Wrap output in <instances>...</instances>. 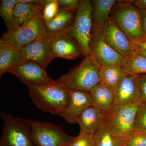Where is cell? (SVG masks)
<instances>
[{
	"instance_id": "obj_1",
	"label": "cell",
	"mask_w": 146,
	"mask_h": 146,
	"mask_svg": "<svg viewBox=\"0 0 146 146\" xmlns=\"http://www.w3.org/2000/svg\"><path fill=\"white\" fill-rule=\"evenodd\" d=\"M27 86L33 102L44 112L59 116L68 104L69 89L55 80L46 84Z\"/></svg>"
},
{
	"instance_id": "obj_2",
	"label": "cell",
	"mask_w": 146,
	"mask_h": 146,
	"mask_svg": "<svg viewBox=\"0 0 146 146\" xmlns=\"http://www.w3.org/2000/svg\"><path fill=\"white\" fill-rule=\"evenodd\" d=\"M69 90L89 93L101 82L100 68L90 55L75 68L55 80Z\"/></svg>"
},
{
	"instance_id": "obj_3",
	"label": "cell",
	"mask_w": 146,
	"mask_h": 146,
	"mask_svg": "<svg viewBox=\"0 0 146 146\" xmlns=\"http://www.w3.org/2000/svg\"><path fill=\"white\" fill-rule=\"evenodd\" d=\"M118 1L111 17L129 39L133 43L146 42L141 25V13L132 1Z\"/></svg>"
},
{
	"instance_id": "obj_4",
	"label": "cell",
	"mask_w": 146,
	"mask_h": 146,
	"mask_svg": "<svg viewBox=\"0 0 146 146\" xmlns=\"http://www.w3.org/2000/svg\"><path fill=\"white\" fill-rule=\"evenodd\" d=\"M141 102L115 105L104 116V122L114 136L125 141L134 133L136 115Z\"/></svg>"
},
{
	"instance_id": "obj_5",
	"label": "cell",
	"mask_w": 146,
	"mask_h": 146,
	"mask_svg": "<svg viewBox=\"0 0 146 146\" xmlns=\"http://www.w3.org/2000/svg\"><path fill=\"white\" fill-rule=\"evenodd\" d=\"M92 1H80L78 8L68 35L76 42L85 56L90 54V45L93 31Z\"/></svg>"
},
{
	"instance_id": "obj_6",
	"label": "cell",
	"mask_w": 146,
	"mask_h": 146,
	"mask_svg": "<svg viewBox=\"0 0 146 146\" xmlns=\"http://www.w3.org/2000/svg\"><path fill=\"white\" fill-rule=\"evenodd\" d=\"M45 37V23L42 11L18 29L7 30L1 40L13 48L21 49Z\"/></svg>"
},
{
	"instance_id": "obj_7",
	"label": "cell",
	"mask_w": 146,
	"mask_h": 146,
	"mask_svg": "<svg viewBox=\"0 0 146 146\" xmlns=\"http://www.w3.org/2000/svg\"><path fill=\"white\" fill-rule=\"evenodd\" d=\"M24 119L29 126L35 146H68L75 138L67 134L60 127L52 123Z\"/></svg>"
},
{
	"instance_id": "obj_8",
	"label": "cell",
	"mask_w": 146,
	"mask_h": 146,
	"mask_svg": "<svg viewBox=\"0 0 146 146\" xmlns=\"http://www.w3.org/2000/svg\"><path fill=\"white\" fill-rule=\"evenodd\" d=\"M1 117L4 126L0 146H35L30 128L24 119L2 112Z\"/></svg>"
},
{
	"instance_id": "obj_9",
	"label": "cell",
	"mask_w": 146,
	"mask_h": 146,
	"mask_svg": "<svg viewBox=\"0 0 146 146\" xmlns=\"http://www.w3.org/2000/svg\"><path fill=\"white\" fill-rule=\"evenodd\" d=\"M90 54L99 67L102 65L123 66L125 58L105 41L100 31L93 32L90 45Z\"/></svg>"
},
{
	"instance_id": "obj_10",
	"label": "cell",
	"mask_w": 146,
	"mask_h": 146,
	"mask_svg": "<svg viewBox=\"0 0 146 146\" xmlns=\"http://www.w3.org/2000/svg\"><path fill=\"white\" fill-rule=\"evenodd\" d=\"M100 31L108 44L125 58L135 52L134 43L128 38L111 17L105 23Z\"/></svg>"
},
{
	"instance_id": "obj_11",
	"label": "cell",
	"mask_w": 146,
	"mask_h": 146,
	"mask_svg": "<svg viewBox=\"0 0 146 146\" xmlns=\"http://www.w3.org/2000/svg\"><path fill=\"white\" fill-rule=\"evenodd\" d=\"M8 73L16 76L26 85H42L54 81L50 78L46 69L31 61H25L10 68Z\"/></svg>"
},
{
	"instance_id": "obj_12",
	"label": "cell",
	"mask_w": 146,
	"mask_h": 146,
	"mask_svg": "<svg viewBox=\"0 0 146 146\" xmlns=\"http://www.w3.org/2000/svg\"><path fill=\"white\" fill-rule=\"evenodd\" d=\"M115 106L141 101V92L136 75L124 73L114 90Z\"/></svg>"
},
{
	"instance_id": "obj_13",
	"label": "cell",
	"mask_w": 146,
	"mask_h": 146,
	"mask_svg": "<svg viewBox=\"0 0 146 146\" xmlns=\"http://www.w3.org/2000/svg\"><path fill=\"white\" fill-rule=\"evenodd\" d=\"M69 90L70 98L68 104L59 116L70 123H77L80 115L92 106V99L89 93Z\"/></svg>"
},
{
	"instance_id": "obj_14",
	"label": "cell",
	"mask_w": 146,
	"mask_h": 146,
	"mask_svg": "<svg viewBox=\"0 0 146 146\" xmlns=\"http://www.w3.org/2000/svg\"><path fill=\"white\" fill-rule=\"evenodd\" d=\"M48 38L53 59L61 58L74 60L84 56L76 42L68 35Z\"/></svg>"
},
{
	"instance_id": "obj_15",
	"label": "cell",
	"mask_w": 146,
	"mask_h": 146,
	"mask_svg": "<svg viewBox=\"0 0 146 146\" xmlns=\"http://www.w3.org/2000/svg\"><path fill=\"white\" fill-rule=\"evenodd\" d=\"M20 50L25 62H34L46 69L53 60L47 37L30 43Z\"/></svg>"
},
{
	"instance_id": "obj_16",
	"label": "cell",
	"mask_w": 146,
	"mask_h": 146,
	"mask_svg": "<svg viewBox=\"0 0 146 146\" xmlns=\"http://www.w3.org/2000/svg\"><path fill=\"white\" fill-rule=\"evenodd\" d=\"M77 9H59L52 20L45 24V33L48 38L68 35L72 25Z\"/></svg>"
},
{
	"instance_id": "obj_17",
	"label": "cell",
	"mask_w": 146,
	"mask_h": 146,
	"mask_svg": "<svg viewBox=\"0 0 146 146\" xmlns=\"http://www.w3.org/2000/svg\"><path fill=\"white\" fill-rule=\"evenodd\" d=\"M104 119L101 111L91 106L80 115L77 123L79 125L80 132L94 136L104 122Z\"/></svg>"
},
{
	"instance_id": "obj_18",
	"label": "cell",
	"mask_w": 146,
	"mask_h": 146,
	"mask_svg": "<svg viewBox=\"0 0 146 146\" xmlns=\"http://www.w3.org/2000/svg\"><path fill=\"white\" fill-rule=\"evenodd\" d=\"M92 106L99 109L105 116L115 106L114 91L101 82L89 92Z\"/></svg>"
},
{
	"instance_id": "obj_19",
	"label": "cell",
	"mask_w": 146,
	"mask_h": 146,
	"mask_svg": "<svg viewBox=\"0 0 146 146\" xmlns=\"http://www.w3.org/2000/svg\"><path fill=\"white\" fill-rule=\"evenodd\" d=\"M25 62L20 49L16 48L0 40V76L12 67Z\"/></svg>"
},
{
	"instance_id": "obj_20",
	"label": "cell",
	"mask_w": 146,
	"mask_h": 146,
	"mask_svg": "<svg viewBox=\"0 0 146 146\" xmlns=\"http://www.w3.org/2000/svg\"><path fill=\"white\" fill-rule=\"evenodd\" d=\"M14 10L13 30L26 23L37 16L43 11L42 5L36 4L28 3L18 1L17 0Z\"/></svg>"
},
{
	"instance_id": "obj_21",
	"label": "cell",
	"mask_w": 146,
	"mask_h": 146,
	"mask_svg": "<svg viewBox=\"0 0 146 146\" xmlns=\"http://www.w3.org/2000/svg\"><path fill=\"white\" fill-rule=\"evenodd\" d=\"M115 0H94L93 4V32L100 31L109 19L110 14L115 3Z\"/></svg>"
},
{
	"instance_id": "obj_22",
	"label": "cell",
	"mask_w": 146,
	"mask_h": 146,
	"mask_svg": "<svg viewBox=\"0 0 146 146\" xmlns=\"http://www.w3.org/2000/svg\"><path fill=\"white\" fill-rule=\"evenodd\" d=\"M100 73L101 82L114 91L124 72L122 66L102 65Z\"/></svg>"
},
{
	"instance_id": "obj_23",
	"label": "cell",
	"mask_w": 146,
	"mask_h": 146,
	"mask_svg": "<svg viewBox=\"0 0 146 146\" xmlns=\"http://www.w3.org/2000/svg\"><path fill=\"white\" fill-rule=\"evenodd\" d=\"M123 68L125 73L130 74H146V57L135 50L133 54L125 58Z\"/></svg>"
},
{
	"instance_id": "obj_24",
	"label": "cell",
	"mask_w": 146,
	"mask_h": 146,
	"mask_svg": "<svg viewBox=\"0 0 146 146\" xmlns=\"http://www.w3.org/2000/svg\"><path fill=\"white\" fill-rule=\"evenodd\" d=\"M94 137L95 146H122L124 141L114 136L104 122Z\"/></svg>"
},
{
	"instance_id": "obj_25",
	"label": "cell",
	"mask_w": 146,
	"mask_h": 146,
	"mask_svg": "<svg viewBox=\"0 0 146 146\" xmlns=\"http://www.w3.org/2000/svg\"><path fill=\"white\" fill-rule=\"evenodd\" d=\"M17 0H2L0 5V16L3 19L8 31L13 28V16Z\"/></svg>"
},
{
	"instance_id": "obj_26",
	"label": "cell",
	"mask_w": 146,
	"mask_h": 146,
	"mask_svg": "<svg viewBox=\"0 0 146 146\" xmlns=\"http://www.w3.org/2000/svg\"><path fill=\"white\" fill-rule=\"evenodd\" d=\"M59 10L58 0H46L42 14L45 24L55 17Z\"/></svg>"
},
{
	"instance_id": "obj_27",
	"label": "cell",
	"mask_w": 146,
	"mask_h": 146,
	"mask_svg": "<svg viewBox=\"0 0 146 146\" xmlns=\"http://www.w3.org/2000/svg\"><path fill=\"white\" fill-rule=\"evenodd\" d=\"M135 131L146 134V102L141 101L136 115Z\"/></svg>"
},
{
	"instance_id": "obj_28",
	"label": "cell",
	"mask_w": 146,
	"mask_h": 146,
	"mask_svg": "<svg viewBox=\"0 0 146 146\" xmlns=\"http://www.w3.org/2000/svg\"><path fill=\"white\" fill-rule=\"evenodd\" d=\"M122 146H146V134L135 131L125 139Z\"/></svg>"
},
{
	"instance_id": "obj_29",
	"label": "cell",
	"mask_w": 146,
	"mask_h": 146,
	"mask_svg": "<svg viewBox=\"0 0 146 146\" xmlns=\"http://www.w3.org/2000/svg\"><path fill=\"white\" fill-rule=\"evenodd\" d=\"M94 136L83 133H80L78 136L68 146H95Z\"/></svg>"
},
{
	"instance_id": "obj_30",
	"label": "cell",
	"mask_w": 146,
	"mask_h": 146,
	"mask_svg": "<svg viewBox=\"0 0 146 146\" xmlns=\"http://www.w3.org/2000/svg\"><path fill=\"white\" fill-rule=\"evenodd\" d=\"M138 80L140 92L141 100L146 101V74H139L136 75Z\"/></svg>"
},
{
	"instance_id": "obj_31",
	"label": "cell",
	"mask_w": 146,
	"mask_h": 146,
	"mask_svg": "<svg viewBox=\"0 0 146 146\" xmlns=\"http://www.w3.org/2000/svg\"><path fill=\"white\" fill-rule=\"evenodd\" d=\"M78 0H58L59 9H77L79 4Z\"/></svg>"
},
{
	"instance_id": "obj_32",
	"label": "cell",
	"mask_w": 146,
	"mask_h": 146,
	"mask_svg": "<svg viewBox=\"0 0 146 146\" xmlns=\"http://www.w3.org/2000/svg\"><path fill=\"white\" fill-rule=\"evenodd\" d=\"M134 44L136 51L146 57V42H136Z\"/></svg>"
},
{
	"instance_id": "obj_33",
	"label": "cell",
	"mask_w": 146,
	"mask_h": 146,
	"mask_svg": "<svg viewBox=\"0 0 146 146\" xmlns=\"http://www.w3.org/2000/svg\"><path fill=\"white\" fill-rule=\"evenodd\" d=\"M132 3L139 10L146 11V0L132 1Z\"/></svg>"
},
{
	"instance_id": "obj_34",
	"label": "cell",
	"mask_w": 146,
	"mask_h": 146,
	"mask_svg": "<svg viewBox=\"0 0 146 146\" xmlns=\"http://www.w3.org/2000/svg\"><path fill=\"white\" fill-rule=\"evenodd\" d=\"M141 13V25L143 31L146 35V11L140 10Z\"/></svg>"
},
{
	"instance_id": "obj_35",
	"label": "cell",
	"mask_w": 146,
	"mask_h": 146,
	"mask_svg": "<svg viewBox=\"0 0 146 146\" xmlns=\"http://www.w3.org/2000/svg\"><path fill=\"white\" fill-rule=\"evenodd\" d=\"M145 102H146V101H145Z\"/></svg>"
}]
</instances>
